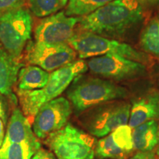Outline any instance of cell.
I'll return each instance as SVG.
<instances>
[{"instance_id":"1","label":"cell","mask_w":159,"mask_h":159,"mask_svg":"<svg viewBox=\"0 0 159 159\" xmlns=\"http://www.w3.org/2000/svg\"><path fill=\"white\" fill-rule=\"evenodd\" d=\"M144 17V7L138 0H114L80 17L77 29L111 39H124Z\"/></svg>"},{"instance_id":"2","label":"cell","mask_w":159,"mask_h":159,"mask_svg":"<svg viewBox=\"0 0 159 159\" xmlns=\"http://www.w3.org/2000/svg\"><path fill=\"white\" fill-rule=\"evenodd\" d=\"M87 70V63L83 59L77 60L52 71L43 88L33 91L18 90L21 112L32 124L43 105L58 97L78 75L84 74Z\"/></svg>"},{"instance_id":"3","label":"cell","mask_w":159,"mask_h":159,"mask_svg":"<svg viewBox=\"0 0 159 159\" xmlns=\"http://www.w3.org/2000/svg\"><path fill=\"white\" fill-rule=\"evenodd\" d=\"M66 95L75 112L82 114L102 103L128 97V90L111 80L80 75L71 82Z\"/></svg>"},{"instance_id":"4","label":"cell","mask_w":159,"mask_h":159,"mask_svg":"<svg viewBox=\"0 0 159 159\" xmlns=\"http://www.w3.org/2000/svg\"><path fill=\"white\" fill-rule=\"evenodd\" d=\"M67 43L76 52L80 59L114 54L144 65L148 64L151 61L150 55L136 50L128 43L89 32L78 31Z\"/></svg>"},{"instance_id":"5","label":"cell","mask_w":159,"mask_h":159,"mask_svg":"<svg viewBox=\"0 0 159 159\" xmlns=\"http://www.w3.org/2000/svg\"><path fill=\"white\" fill-rule=\"evenodd\" d=\"M45 144L57 159H94L97 141L69 123L46 138Z\"/></svg>"},{"instance_id":"6","label":"cell","mask_w":159,"mask_h":159,"mask_svg":"<svg viewBox=\"0 0 159 159\" xmlns=\"http://www.w3.org/2000/svg\"><path fill=\"white\" fill-rule=\"evenodd\" d=\"M131 105L116 99L88 109L80 115V122L91 136L104 137L128 123Z\"/></svg>"},{"instance_id":"7","label":"cell","mask_w":159,"mask_h":159,"mask_svg":"<svg viewBox=\"0 0 159 159\" xmlns=\"http://www.w3.org/2000/svg\"><path fill=\"white\" fill-rule=\"evenodd\" d=\"M33 30V19L25 7L0 13V45L9 54L20 59Z\"/></svg>"},{"instance_id":"8","label":"cell","mask_w":159,"mask_h":159,"mask_svg":"<svg viewBox=\"0 0 159 159\" xmlns=\"http://www.w3.org/2000/svg\"><path fill=\"white\" fill-rule=\"evenodd\" d=\"M87 66L92 74L114 81L130 80L146 74V66L118 55L108 54L94 57Z\"/></svg>"},{"instance_id":"9","label":"cell","mask_w":159,"mask_h":159,"mask_svg":"<svg viewBox=\"0 0 159 159\" xmlns=\"http://www.w3.org/2000/svg\"><path fill=\"white\" fill-rule=\"evenodd\" d=\"M71 114L70 102L58 97L43 105L35 114L33 130L39 139H45L67 125Z\"/></svg>"},{"instance_id":"10","label":"cell","mask_w":159,"mask_h":159,"mask_svg":"<svg viewBox=\"0 0 159 159\" xmlns=\"http://www.w3.org/2000/svg\"><path fill=\"white\" fill-rule=\"evenodd\" d=\"M27 47L26 61L48 72L75 61L77 53L67 43L49 44L35 42Z\"/></svg>"},{"instance_id":"11","label":"cell","mask_w":159,"mask_h":159,"mask_svg":"<svg viewBox=\"0 0 159 159\" xmlns=\"http://www.w3.org/2000/svg\"><path fill=\"white\" fill-rule=\"evenodd\" d=\"M79 18L59 12L43 18L35 29V42L56 44L68 43L75 33Z\"/></svg>"},{"instance_id":"12","label":"cell","mask_w":159,"mask_h":159,"mask_svg":"<svg viewBox=\"0 0 159 159\" xmlns=\"http://www.w3.org/2000/svg\"><path fill=\"white\" fill-rule=\"evenodd\" d=\"M134 150L132 129L125 125L99 139L95 148V156L98 159H128Z\"/></svg>"},{"instance_id":"13","label":"cell","mask_w":159,"mask_h":159,"mask_svg":"<svg viewBox=\"0 0 159 159\" xmlns=\"http://www.w3.org/2000/svg\"><path fill=\"white\" fill-rule=\"evenodd\" d=\"M4 142L29 144L34 148H41V143L33 132L31 122L18 108L12 112Z\"/></svg>"},{"instance_id":"14","label":"cell","mask_w":159,"mask_h":159,"mask_svg":"<svg viewBox=\"0 0 159 159\" xmlns=\"http://www.w3.org/2000/svg\"><path fill=\"white\" fill-rule=\"evenodd\" d=\"M158 119L159 91H151L133 100L128 121V125L131 129L148 121Z\"/></svg>"},{"instance_id":"15","label":"cell","mask_w":159,"mask_h":159,"mask_svg":"<svg viewBox=\"0 0 159 159\" xmlns=\"http://www.w3.org/2000/svg\"><path fill=\"white\" fill-rule=\"evenodd\" d=\"M23 66L19 58L9 54L0 45V94L11 96L12 89Z\"/></svg>"},{"instance_id":"16","label":"cell","mask_w":159,"mask_h":159,"mask_svg":"<svg viewBox=\"0 0 159 159\" xmlns=\"http://www.w3.org/2000/svg\"><path fill=\"white\" fill-rule=\"evenodd\" d=\"M158 124L150 120L132 129L134 148L137 151H149L156 149L158 144Z\"/></svg>"},{"instance_id":"17","label":"cell","mask_w":159,"mask_h":159,"mask_svg":"<svg viewBox=\"0 0 159 159\" xmlns=\"http://www.w3.org/2000/svg\"><path fill=\"white\" fill-rule=\"evenodd\" d=\"M49 74L35 65L22 67L18 76V90L33 91L43 88L48 82Z\"/></svg>"},{"instance_id":"18","label":"cell","mask_w":159,"mask_h":159,"mask_svg":"<svg viewBox=\"0 0 159 159\" xmlns=\"http://www.w3.org/2000/svg\"><path fill=\"white\" fill-rule=\"evenodd\" d=\"M139 44L145 53L159 57V14L145 25L141 33Z\"/></svg>"},{"instance_id":"19","label":"cell","mask_w":159,"mask_h":159,"mask_svg":"<svg viewBox=\"0 0 159 159\" xmlns=\"http://www.w3.org/2000/svg\"><path fill=\"white\" fill-rule=\"evenodd\" d=\"M114 0H69L65 13L69 16H83Z\"/></svg>"},{"instance_id":"20","label":"cell","mask_w":159,"mask_h":159,"mask_svg":"<svg viewBox=\"0 0 159 159\" xmlns=\"http://www.w3.org/2000/svg\"><path fill=\"white\" fill-rule=\"evenodd\" d=\"M39 149L29 144L4 142L0 148V159H30Z\"/></svg>"},{"instance_id":"21","label":"cell","mask_w":159,"mask_h":159,"mask_svg":"<svg viewBox=\"0 0 159 159\" xmlns=\"http://www.w3.org/2000/svg\"><path fill=\"white\" fill-rule=\"evenodd\" d=\"M29 5L37 17L49 16L63 7L59 0H29Z\"/></svg>"},{"instance_id":"22","label":"cell","mask_w":159,"mask_h":159,"mask_svg":"<svg viewBox=\"0 0 159 159\" xmlns=\"http://www.w3.org/2000/svg\"><path fill=\"white\" fill-rule=\"evenodd\" d=\"M26 0H0V13L22 7Z\"/></svg>"},{"instance_id":"23","label":"cell","mask_w":159,"mask_h":159,"mask_svg":"<svg viewBox=\"0 0 159 159\" xmlns=\"http://www.w3.org/2000/svg\"><path fill=\"white\" fill-rule=\"evenodd\" d=\"M30 159H57V158L52 152L41 148L35 152Z\"/></svg>"},{"instance_id":"24","label":"cell","mask_w":159,"mask_h":159,"mask_svg":"<svg viewBox=\"0 0 159 159\" xmlns=\"http://www.w3.org/2000/svg\"><path fill=\"white\" fill-rule=\"evenodd\" d=\"M156 150L149 151H138L130 159H156Z\"/></svg>"},{"instance_id":"25","label":"cell","mask_w":159,"mask_h":159,"mask_svg":"<svg viewBox=\"0 0 159 159\" xmlns=\"http://www.w3.org/2000/svg\"><path fill=\"white\" fill-rule=\"evenodd\" d=\"M7 119L3 118L0 116V148L2 146L4 141H5L6 134V125H7Z\"/></svg>"},{"instance_id":"26","label":"cell","mask_w":159,"mask_h":159,"mask_svg":"<svg viewBox=\"0 0 159 159\" xmlns=\"http://www.w3.org/2000/svg\"><path fill=\"white\" fill-rule=\"evenodd\" d=\"M7 104L4 95L0 94V116L7 119Z\"/></svg>"},{"instance_id":"27","label":"cell","mask_w":159,"mask_h":159,"mask_svg":"<svg viewBox=\"0 0 159 159\" xmlns=\"http://www.w3.org/2000/svg\"><path fill=\"white\" fill-rule=\"evenodd\" d=\"M143 7H159V0H138Z\"/></svg>"},{"instance_id":"28","label":"cell","mask_w":159,"mask_h":159,"mask_svg":"<svg viewBox=\"0 0 159 159\" xmlns=\"http://www.w3.org/2000/svg\"><path fill=\"white\" fill-rule=\"evenodd\" d=\"M156 156L159 155V125H158V144H157L156 148Z\"/></svg>"},{"instance_id":"29","label":"cell","mask_w":159,"mask_h":159,"mask_svg":"<svg viewBox=\"0 0 159 159\" xmlns=\"http://www.w3.org/2000/svg\"><path fill=\"white\" fill-rule=\"evenodd\" d=\"M59 2L62 7H65V6L67 5V3H68L69 0H59Z\"/></svg>"},{"instance_id":"30","label":"cell","mask_w":159,"mask_h":159,"mask_svg":"<svg viewBox=\"0 0 159 159\" xmlns=\"http://www.w3.org/2000/svg\"><path fill=\"white\" fill-rule=\"evenodd\" d=\"M156 159H159V155H158V156H156Z\"/></svg>"}]
</instances>
